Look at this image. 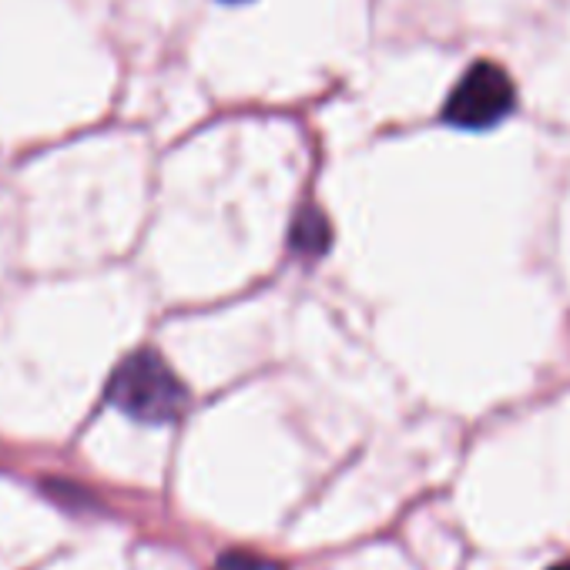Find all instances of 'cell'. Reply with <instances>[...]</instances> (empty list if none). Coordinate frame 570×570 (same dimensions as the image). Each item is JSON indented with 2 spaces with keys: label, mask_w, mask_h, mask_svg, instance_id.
Segmentation results:
<instances>
[{
  "label": "cell",
  "mask_w": 570,
  "mask_h": 570,
  "mask_svg": "<svg viewBox=\"0 0 570 570\" xmlns=\"http://www.w3.org/2000/svg\"><path fill=\"white\" fill-rule=\"evenodd\" d=\"M108 400L138 423H171L188 406V390L151 350L131 353L108 380Z\"/></svg>",
  "instance_id": "1"
},
{
  "label": "cell",
  "mask_w": 570,
  "mask_h": 570,
  "mask_svg": "<svg viewBox=\"0 0 570 570\" xmlns=\"http://www.w3.org/2000/svg\"><path fill=\"white\" fill-rule=\"evenodd\" d=\"M513 81L503 68L480 61L453 88L443 105V118L463 131H487L513 111Z\"/></svg>",
  "instance_id": "2"
},
{
  "label": "cell",
  "mask_w": 570,
  "mask_h": 570,
  "mask_svg": "<svg viewBox=\"0 0 570 570\" xmlns=\"http://www.w3.org/2000/svg\"><path fill=\"white\" fill-rule=\"evenodd\" d=\"M293 242L299 252H323L330 248V225L320 212H303L296 215V232H293Z\"/></svg>",
  "instance_id": "3"
},
{
  "label": "cell",
  "mask_w": 570,
  "mask_h": 570,
  "mask_svg": "<svg viewBox=\"0 0 570 570\" xmlns=\"http://www.w3.org/2000/svg\"><path fill=\"white\" fill-rule=\"evenodd\" d=\"M215 570H282V567L268 557L252 553V550H228L218 557Z\"/></svg>",
  "instance_id": "4"
},
{
  "label": "cell",
  "mask_w": 570,
  "mask_h": 570,
  "mask_svg": "<svg viewBox=\"0 0 570 570\" xmlns=\"http://www.w3.org/2000/svg\"><path fill=\"white\" fill-rule=\"evenodd\" d=\"M550 570H570V563H557V567H550Z\"/></svg>",
  "instance_id": "5"
},
{
  "label": "cell",
  "mask_w": 570,
  "mask_h": 570,
  "mask_svg": "<svg viewBox=\"0 0 570 570\" xmlns=\"http://www.w3.org/2000/svg\"><path fill=\"white\" fill-rule=\"evenodd\" d=\"M225 4H245V0H225Z\"/></svg>",
  "instance_id": "6"
}]
</instances>
